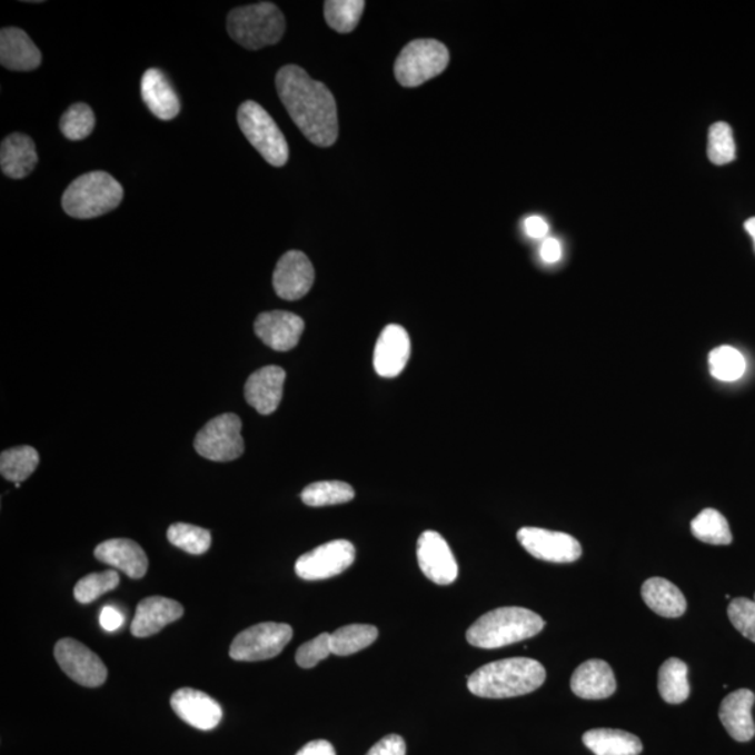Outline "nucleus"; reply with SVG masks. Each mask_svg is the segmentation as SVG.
I'll use <instances>...</instances> for the list:
<instances>
[{"mask_svg": "<svg viewBox=\"0 0 755 755\" xmlns=\"http://www.w3.org/2000/svg\"><path fill=\"white\" fill-rule=\"evenodd\" d=\"M282 106L302 135L319 148L335 145L339 136L338 107L332 92L297 64H287L276 76Z\"/></svg>", "mask_w": 755, "mask_h": 755, "instance_id": "obj_1", "label": "nucleus"}, {"mask_svg": "<svg viewBox=\"0 0 755 755\" xmlns=\"http://www.w3.org/2000/svg\"><path fill=\"white\" fill-rule=\"evenodd\" d=\"M546 682L545 667L529 657H509L481 666L467 678V688L481 698H513L536 692Z\"/></svg>", "mask_w": 755, "mask_h": 755, "instance_id": "obj_2", "label": "nucleus"}, {"mask_svg": "<svg viewBox=\"0 0 755 755\" xmlns=\"http://www.w3.org/2000/svg\"><path fill=\"white\" fill-rule=\"evenodd\" d=\"M545 620L525 607H499L488 612L467 629V643L481 649H497L542 633Z\"/></svg>", "mask_w": 755, "mask_h": 755, "instance_id": "obj_3", "label": "nucleus"}, {"mask_svg": "<svg viewBox=\"0 0 755 755\" xmlns=\"http://www.w3.org/2000/svg\"><path fill=\"white\" fill-rule=\"evenodd\" d=\"M122 199L123 189L116 178L105 171H92L69 185L62 208L73 219H95L117 209Z\"/></svg>", "mask_w": 755, "mask_h": 755, "instance_id": "obj_4", "label": "nucleus"}, {"mask_svg": "<svg viewBox=\"0 0 755 755\" xmlns=\"http://www.w3.org/2000/svg\"><path fill=\"white\" fill-rule=\"evenodd\" d=\"M227 31L241 47L258 51L281 40L286 31V20L274 3L248 4L228 13Z\"/></svg>", "mask_w": 755, "mask_h": 755, "instance_id": "obj_5", "label": "nucleus"}, {"mask_svg": "<svg viewBox=\"0 0 755 755\" xmlns=\"http://www.w3.org/2000/svg\"><path fill=\"white\" fill-rule=\"evenodd\" d=\"M238 125L249 143L270 166L282 167L289 161V145L274 118L258 102L246 101L238 110Z\"/></svg>", "mask_w": 755, "mask_h": 755, "instance_id": "obj_6", "label": "nucleus"}, {"mask_svg": "<svg viewBox=\"0 0 755 755\" xmlns=\"http://www.w3.org/2000/svg\"><path fill=\"white\" fill-rule=\"evenodd\" d=\"M449 51L437 40H415L396 59L395 76L404 87H418L447 69Z\"/></svg>", "mask_w": 755, "mask_h": 755, "instance_id": "obj_7", "label": "nucleus"}, {"mask_svg": "<svg viewBox=\"0 0 755 755\" xmlns=\"http://www.w3.org/2000/svg\"><path fill=\"white\" fill-rule=\"evenodd\" d=\"M241 418L232 413L217 416L206 424L195 438V449L213 461H231L244 454Z\"/></svg>", "mask_w": 755, "mask_h": 755, "instance_id": "obj_8", "label": "nucleus"}, {"mask_svg": "<svg viewBox=\"0 0 755 755\" xmlns=\"http://www.w3.org/2000/svg\"><path fill=\"white\" fill-rule=\"evenodd\" d=\"M292 638L289 624L260 623L237 635L230 646L231 659L260 662L281 654Z\"/></svg>", "mask_w": 755, "mask_h": 755, "instance_id": "obj_9", "label": "nucleus"}, {"mask_svg": "<svg viewBox=\"0 0 755 755\" xmlns=\"http://www.w3.org/2000/svg\"><path fill=\"white\" fill-rule=\"evenodd\" d=\"M356 559V548L347 540H334L304 554L296 563V574L306 580L338 577Z\"/></svg>", "mask_w": 755, "mask_h": 755, "instance_id": "obj_10", "label": "nucleus"}, {"mask_svg": "<svg viewBox=\"0 0 755 755\" xmlns=\"http://www.w3.org/2000/svg\"><path fill=\"white\" fill-rule=\"evenodd\" d=\"M59 667L85 687H100L108 677L107 666L95 652L72 638L59 640L53 649Z\"/></svg>", "mask_w": 755, "mask_h": 755, "instance_id": "obj_11", "label": "nucleus"}, {"mask_svg": "<svg viewBox=\"0 0 755 755\" xmlns=\"http://www.w3.org/2000/svg\"><path fill=\"white\" fill-rule=\"evenodd\" d=\"M516 537L530 556L543 562L567 564L577 562L583 556L580 543L563 532L523 528Z\"/></svg>", "mask_w": 755, "mask_h": 755, "instance_id": "obj_12", "label": "nucleus"}, {"mask_svg": "<svg viewBox=\"0 0 755 755\" xmlns=\"http://www.w3.org/2000/svg\"><path fill=\"white\" fill-rule=\"evenodd\" d=\"M417 562L424 575L438 585L454 584L459 568L453 550L438 532L427 530L418 537Z\"/></svg>", "mask_w": 755, "mask_h": 755, "instance_id": "obj_13", "label": "nucleus"}, {"mask_svg": "<svg viewBox=\"0 0 755 755\" xmlns=\"http://www.w3.org/2000/svg\"><path fill=\"white\" fill-rule=\"evenodd\" d=\"M315 270L301 251H289L277 262L274 274L276 295L287 301L301 300L312 289Z\"/></svg>", "mask_w": 755, "mask_h": 755, "instance_id": "obj_14", "label": "nucleus"}, {"mask_svg": "<svg viewBox=\"0 0 755 755\" xmlns=\"http://www.w3.org/2000/svg\"><path fill=\"white\" fill-rule=\"evenodd\" d=\"M411 344L404 326L388 325L379 335L374 351L375 371L383 378H395L409 361Z\"/></svg>", "mask_w": 755, "mask_h": 755, "instance_id": "obj_15", "label": "nucleus"}, {"mask_svg": "<svg viewBox=\"0 0 755 755\" xmlns=\"http://www.w3.org/2000/svg\"><path fill=\"white\" fill-rule=\"evenodd\" d=\"M306 328L302 318L287 311L260 314L255 320V334L276 351H290L300 341Z\"/></svg>", "mask_w": 755, "mask_h": 755, "instance_id": "obj_16", "label": "nucleus"}, {"mask_svg": "<svg viewBox=\"0 0 755 755\" xmlns=\"http://www.w3.org/2000/svg\"><path fill=\"white\" fill-rule=\"evenodd\" d=\"M171 708L179 718L199 731L215 729L222 718L220 704L193 688L177 689L171 697Z\"/></svg>", "mask_w": 755, "mask_h": 755, "instance_id": "obj_17", "label": "nucleus"}, {"mask_svg": "<svg viewBox=\"0 0 755 755\" xmlns=\"http://www.w3.org/2000/svg\"><path fill=\"white\" fill-rule=\"evenodd\" d=\"M285 383L286 371L281 367L268 366L258 369L246 384L248 405L260 415H271L280 405Z\"/></svg>", "mask_w": 755, "mask_h": 755, "instance_id": "obj_18", "label": "nucleus"}, {"mask_svg": "<svg viewBox=\"0 0 755 755\" xmlns=\"http://www.w3.org/2000/svg\"><path fill=\"white\" fill-rule=\"evenodd\" d=\"M182 616L183 607L178 602L167 599V597L151 596L141 600L136 608L130 632L136 638H148Z\"/></svg>", "mask_w": 755, "mask_h": 755, "instance_id": "obj_19", "label": "nucleus"}, {"mask_svg": "<svg viewBox=\"0 0 755 755\" xmlns=\"http://www.w3.org/2000/svg\"><path fill=\"white\" fill-rule=\"evenodd\" d=\"M755 695L742 688L731 693L722 701L719 719L722 725L736 742L746 743L755 736V724L752 715Z\"/></svg>", "mask_w": 755, "mask_h": 755, "instance_id": "obj_20", "label": "nucleus"}, {"mask_svg": "<svg viewBox=\"0 0 755 755\" xmlns=\"http://www.w3.org/2000/svg\"><path fill=\"white\" fill-rule=\"evenodd\" d=\"M95 556L99 562L121 569L129 578H143L149 568V559L138 543L129 539H111L96 547Z\"/></svg>", "mask_w": 755, "mask_h": 755, "instance_id": "obj_21", "label": "nucleus"}, {"mask_svg": "<svg viewBox=\"0 0 755 755\" xmlns=\"http://www.w3.org/2000/svg\"><path fill=\"white\" fill-rule=\"evenodd\" d=\"M616 688L615 673L605 660H586L572 677L573 693L583 699H605L612 697Z\"/></svg>", "mask_w": 755, "mask_h": 755, "instance_id": "obj_22", "label": "nucleus"}, {"mask_svg": "<svg viewBox=\"0 0 755 755\" xmlns=\"http://www.w3.org/2000/svg\"><path fill=\"white\" fill-rule=\"evenodd\" d=\"M41 52L31 38L18 27L0 31V62L16 72H30L40 67Z\"/></svg>", "mask_w": 755, "mask_h": 755, "instance_id": "obj_23", "label": "nucleus"}, {"mask_svg": "<svg viewBox=\"0 0 755 755\" xmlns=\"http://www.w3.org/2000/svg\"><path fill=\"white\" fill-rule=\"evenodd\" d=\"M141 99L156 118L161 121H171L181 111L177 92L173 91L170 81L160 69L146 70L141 78Z\"/></svg>", "mask_w": 755, "mask_h": 755, "instance_id": "obj_24", "label": "nucleus"}, {"mask_svg": "<svg viewBox=\"0 0 755 755\" xmlns=\"http://www.w3.org/2000/svg\"><path fill=\"white\" fill-rule=\"evenodd\" d=\"M38 162L34 141L23 133H13L2 141L0 166L4 176L13 179L29 177Z\"/></svg>", "mask_w": 755, "mask_h": 755, "instance_id": "obj_25", "label": "nucleus"}, {"mask_svg": "<svg viewBox=\"0 0 755 755\" xmlns=\"http://www.w3.org/2000/svg\"><path fill=\"white\" fill-rule=\"evenodd\" d=\"M640 594L645 605L662 617H682L687 610V600L683 592L665 578L645 580Z\"/></svg>", "mask_w": 755, "mask_h": 755, "instance_id": "obj_26", "label": "nucleus"}, {"mask_svg": "<svg viewBox=\"0 0 755 755\" xmlns=\"http://www.w3.org/2000/svg\"><path fill=\"white\" fill-rule=\"evenodd\" d=\"M583 741L595 755H639L644 748L639 737L617 729L589 731Z\"/></svg>", "mask_w": 755, "mask_h": 755, "instance_id": "obj_27", "label": "nucleus"}, {"mask_svg": "<svg viewBox=\"0 0 755 755\" xmlns=\"http://www.w3.org/2000/svg\"><path fill=\"white\" fill-rule=\"evenodd\" d=\"M657 688L667 704H682L687 701L692 687L688 682V667L677 657H670L660 666Z\"/></svg>", "mask_w": 755, "mask_h": 755, "instance_id": "obj_28", "label": "nucleus"}, {"mask_svg": "<svg viewBox=\"0 0 755 755\" xmlns=\"http://www.w3.org/2000/svg\"><path fill=\"white\" fill-rule=\"evenodd\" d=\"M692 532L698 540L714 546H727L733 540L729 523L719 510L706 508L695 516Z\"/></svg>", "mask_w": 755, "mask_h": 755, "instance_id": "obj_29", "label": "nucleus"}, {"mask_svg": "<svg viewBox=\"0 0 755 755\" xmlns=\"http://www.w3.org/2000/svg\"><path fill=\"white\" fill-rule=\"evenodd\" d=\"M40 455L29 445L3 450L0 456V474L9 481L21 483L34 474Z\"/></svg>", "mask_w": 755, "mask_h": 755, "instance_id": "obj_30", "label": "nucleus"}, {"mask_svg": "<svg viewBox=\"0 0 755 755\" xmlns=\"http://www.w3.org/2000/svg\"><path fill=\"white\" fill-rule=\"evenodd\" d=\"M378 638V628L369 624H350L341 627L330 635L332 654L349 656L368 648Z\"/></svg>", "mask_w": 755, "mask_h": 755, "instance_id": "obj_31", "label": "nucleus"}, {"mask_svg": "<svg viewBox=\"0 0 755 755\" xmlns=\"http://www.w3.org/2000/svg\"><path fill=\"white\" fill-rule=\"evenodd\" d=\"M356 497L355 488L345 481H318L304 488L302 503L308 507H329L350 503Z\"/></svg>", "mask_w": 755, "mask_h": 755, "instance_id": "obj_32", "label": "nucleus"}, {"mask_svg": "<svg viewBox=\"0 0 755 755\" xmlns=\"http://www.w3.org/2000/svg\"><path fill=\"white\" fill-rule=\"evenodd\" d=\"M709 372L724 383H735L746 372L747 364L735 347L721 346L709 352Z\"/></svg>", "mask_w": 755, "mask_h": 755, "instance_id": "obj_33", "label": "nucleus"}, {"mask_svg": "<svg viewBox=\"0 0 755 755\" xmlns=\"http://www.w3.org/2000/svg\"><path fill=\"white\" fill-rule=\"evenodd\" d=\"M366 2L362 0H328L325 2V19L330 29L347 34L356 29Z\"/></svg>", "mask_w": 755, "mask_h": 755, "instance_id": "obj_34", "label": "nucleus"}, {"mask_svg": "<svg viewBox=\"0 0 755 755\" xmlns=\"http://www.w3.org/2000/svg\"><path fill=\"white\" fill-rule=\"evenodd\" d=\"M168 542L193 556L209 552L211 535L209 530L189 524H173L167 532Z\"/></svg>", "mask_w": 755, "mask_h": 755, "instance_id": "obj_35", "label": "nucleus"}, {"mask_svg": "<svg viewBox=\"0 0 755 755\" xmlns=\"http://www.w3.org/2000/svg\"><path fill=\"white\" fill-rule=\"evenodd\" d=\"M708 157L715 166L729 165L736 159L735 136L729 123L716 122L709 128Z\"/></svg>", "mask_w": 755, "mask_h": 755, "instance_id": "obj_36", "label": "nucleus"}, {"mask_svg": "<svg viewBox=\"0 0 755 755\" xmlns=\"http://www.w3.org/2000/svg\"><path fill=\"white\" fill-rule=\"evenodd\" d=\"M95 128V112L83 102L69 107L61 118V132L69 140H83Z\"/></svg>", "mask_w": 755, "mask_h": 755, "instance_id": "obj_37", "label": "nucleus"}, {"mask_svg": "<svg viewBox=\"0 0 755 755\" xmlns=\"http://www.w3.org/2000/svg\"><path fill=\"white\" fill-rule=\"evenodd\" d=\"M119 580L121 579H119L118 573L113 572V569L101 574L87 575L74 586L76 600L83 603V605H89V603L106 595L107 592L116 589Z\"/></svg>", "mask_w": 755, "mask_h": 755, "instance_id": "obj_38", "label": "nucleus"}, {"mask_svg": "<svg viewBox=\"0 0 755 755\" xmlns=\"http://www.w3.org/2000/svg\"><path fill=\"white\" fill-rule=\"evenodd\" d=\"M727 616L733 627L743 635L744 638L755 643V602L746 597H737L727 607Z\"/></svg>", "mask_w": 755, "mask_h": 755, "instance_id": "obj_39", "label": "nucleus"}, {"mask_svg": "<svg viewBox=\"0 0 755 755\" xmlns=\"http://www.w3.org/2000/svg\"><path fill=\"white\" fill-rule=\"evenodd\" d=\"M330 654H332L330 634L324 633L298 648L296 662L302 669H312V667L317 666L319 662L326 659Z\"/></svg>", "mask_w": 755, "mask_h": 755, "instance_id": "obj_40", "label": "nucleus"}, {"mask_svg": "<svg viewBox=\"0 0 755 755\" xmlns=\"http://www.w3.org/2000/svg\"><path fill=\"white\" fill-rule=\"evenodd\" d=\"M367 755H406V743L398 735L385 736Z\"/></svg>", "mask_w": 755, "mask_h": 755, "instance_id": "obj_41", "label": "nucleus"}, {"mask_svg": "<svg viewBox=\"0 0 755 755\" xmlns=\"http://www.w3.org/2000/svg\"><path fill=\"white\" fill-rule=\"evenodd\" d=\"M100 624L101 627L106 629V632L113 633L122 627L123 616L121 615V612L118 610V608L106 606L101 610Z\"/></svg>", "mask_w": 755, "mask_h": 755, "instance_id": "obj_42", "label": "nucleus"}, {"mask_svg": "<svg viewBox=\"0 0 755 755\" xmlns=\"http://www.w3.org/2000/svg\"><path fill=\"white\" fill-rule=\"evenodd\" d=\"M542 259L547 264H556L562 259L563 248L556 238H547L543 241L540 248Z\"/></svg>", "mask_w": 755, "mask_h": 755, "instance_id": "obj_43", "label": "nucleus"}, {"mask_svg": "<svg viewBox=\"0 0 755 755\" xmlns=\"http://www.w3.org/2000/svg\"><path fill=\"white\" fill-rule=\"evenodd\" d=\"M525 231L530 238L540 240V238H545L547 236L548 225L545 219H542V217L532 216L525 221Z\"/></svg>", "mask_w": 755, "mask_h": 755, "instance_id": "obj_44", "label": "nucleus"}, {"mask_svg": "<svg viewBox=\"0 0 755 755\" xmlns=\"http://www.w3.org/2000/svg\"><path fill=\"white\" fill-rule=\"evenodd\" d=\"M296 755H336V752L329 742L314 741L306 744Z\"/></svg>", "mask_w": 755, "mask_h": 755, "instance_id": "obj_45", "label": "nucleus"}, {"mask_svg": "<svg viewBox=\"0 0 755 755\" xmlns=\"http://www.w3.org/2000/svg\"><path fill=\"white\" fill-rule=\"evenodd\" d=\"M744 228H746L749 237L753 238L755 247V217H752V219H748L746 222H744Z\"/></svg>", "mask_w": 755, "mask_h": 755, "instance_id": "obj_46", "label": "nucleus"}, {"mask_svg": "<svg viewBox=\"0 0 755 755\" xmlns=\"http://www.w3.org/2000/svg\"><path fill=\"white\" fill-rule=\"evenodd\" d=\"M755 602V600H754Z\"/></svg>", "mask_w": 755, "mask_h": 755, "instance_id": "obj_47", "label": "nucleus"}]
</instances>
